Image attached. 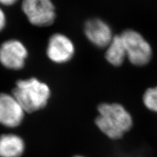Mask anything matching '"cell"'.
I'll list each match as a JSON object with an SVG mask.
<instances>
[{"mask_svg":"<svg viewBox=\"0 0 157 157\" xmlns=\"http://www.w3.org/2000/svg\"><path fill=\"white\" fill-rule=\"evenodd\" d=\"M75 53V47L71 39L62 33H55L48 40L47 55L56 63L70 61Z\"/></svg>","mask_w":157,"mask_h":157,"instance_id":"cell-7","label":"cell"},{"mask_svg":"<svg viewBox=\"0 0 157 157\" xmlns=\"http://www.w3.org/2000/svg\"><path fill=\"white\" fill-rule=\"evenodd\" d=\"M6 24V17L2 8L0 7V32L2 31Z\"/></svg>","mask_w":157,"mask_h":157,"instance_id":"cell-12","label":"cell"},{"mask_svg":"<svg viewBox=\"0 0 157 157\" xmlns=\"http://www.w3.org/2000/svg\"><path fill=\"white\" fill-rule=\"evenodd\" d=\"M50 88L36 78L19 80L13 90V96L25 112L33 113L43 109L51 97Z\"/></svg>","mask_w":157,"mask_h":157,"instance_id":"cell-2","label":"cell"},{"mask_svg":"<svg viewBox=\"0 0 157 157\" xmlns=\"http://www.w3.org/2000/svg\"><path fill=\"white\" fill-rule=\"evenodd\" d=\"M25 151L22 137L13 134L0 136V157H21Z\"/></svg>","mask_w":157,"mask_h":157,"instance_id":"cell-9","label":"cell"},{"mask_svg":"<svg viewBox=\"0 0 157 157\" xmlns=\"http://www.w3.org/2000/svg\"><path fill=\"white\" fill-rule=\"evenodd\" d=\"M105 58L114 66H119L123 63L126 58V52L121 34L114 36L109 45L107 47Z\"/></svg>","mask_w":157,"mask_h":157,"instance_id":"cell-10","label":"cell"},{"mask_svg":"<svg viewBox=\"0 0 157 157\" xmlns=\"http://www.w3.org/2000/svg\"><path fill=\"white\" fill-rule=\"evenodd\" d=\"M143 103L147 109L157 113V86L150 88L145 92Z\"/></svg>","mask_w":157,"mask_h":157,"instance_id":"cell-11","label":"cell"},{"mask_svg":"<svg viewBox=\"0 0 157 157\" xmlns=\"http://www.w3.org/2000/svg\"><path fill=\"white\" fill-rule=\"evenodd\" d=\"M22 9L29 22L36 26H50L56 18L51 0H23Z\"/></svg>","mask_w":157,"mask_h":157,"instance_id":"cell-4","label":"cell"},{"mask_svg":"<svg viewBox=\"0 0 157 157\" xmlns=\"http://www.w3.org/2000/svg\"><path fill=\"white\" fill-rule=\"evenodd\" d=\"M28 54L27 48L22 42L10 39L0 46V63L9 70H21L25 65Z\"/></svg>","mask_w":157,"mask_h":157,"instance_id":"cell-5","label":"cell"},{"mask_svg":"<svg viewBox=\"0 0 157 157\" xmlns=\"http://www.w3.org/2000/svg\"><path fill=\"white\" fill-rule=\"evenodd\" d=\"M24 113L13 94L0 93V124L8 128L17 127L23 121Z\"/></svg>","mask_w":157,"mask_h":157,"instance_id":"cell-6","label":"cell"},{"mask_svg":"<svg viewBox=\"0 0 157 157\" xmlns=\"http://www.w3.org/2000/svg\"><path fill=\"white\" fill-rule=\"evenodd\" d=\"M18 0H0V3L3 5V6H13L15 3Z\"/></svg>","mask_w":157,"mask_h":157,"instance_id":"cell-13","label":"cell"},{"mask_svg":"<svg viewBox=\"0 0 157 157\" xmlns=\"http://www.w3.org/2000/svg\"><path fill=\"white\" fill-rule=\"evenodd\" d=\"M121 36L125 47L126 58L131 63L142 66L150 62L153 55L151 47L140 33L133 29H126Z\"/></svg>","mask_w":157,"mask_h":157,"instance_id":"cell-3","label":"cell"},{"mask_svg":"<svg viewBox=\"0 0 157 157\" xmlns=\"http://www.w3.org/2000/svg\"><path fill=\"white\" fill-rule=\"evenodd\" d=\"M84 31L90 42L99 48H107L114 37L111 27L100 18H92L87 21Z\"/></svg>","mask_w":157,"mask_h":157,"instance_id":"cell-8","label":"cell"},{"mask_svg":"<svg viewBox=\"0 0 157 157\" xmlns=\"http://www.w3.org/2000/svg\"><path fill=\"white\" fill-rule=\"evenodd\" d=\"M72 157H86V156H85L83 155H76L73 156Z\"/></svg>","mask_w":157,"mask_h":157,"instance_id":"cell-14","label":"cell"},{"mask_svg":"<svg viewBox=\"0 0 157 157\" xmlns=\"http://www.w3.org/2000/svg\"><path fill=\"white\" fill-rule=\"evenodd\" d=\"M94 122L98 129L111 140L122 139L134 125L132 116L126 108L117 103H103L98 107Z\"/></svg>","mask_w":157,"mask_h":157,"instance_id":"cell-1","label":"cell"}]
</instances>
